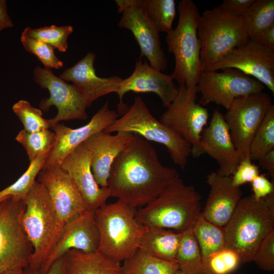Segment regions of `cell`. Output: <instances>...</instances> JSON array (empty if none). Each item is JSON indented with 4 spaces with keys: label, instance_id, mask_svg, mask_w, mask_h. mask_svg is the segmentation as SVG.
<instances>
[{
    "label": "cell",
    "instance_id": "3",
    "mask_svg": "<svg viewBox=\"0 0 274 274\" xmlns=\"http://www.w3.org/2000/svg\"><path fill=\"white\" fill-rule=\"evenodd\" d=\"M201 196L192 185L178 178L151 202L136 210L135 217L147 227L183 233L193 227L200 215Z\"/></svg>",
    "mask_w": 274,
    "mask_h": 274
},
{
    "label": "cell",
    "instance_id": "10",
    "mask_svg": "<svg viewBox=\"0 0 274 274\" xmlns=\"http://www.w3.org/2000/svg\"><path fill=\"white\" fill-rule=\"evenodd\" d=\"M197 93L196 86L179 85L177 96L160 118L191 145V155L194 158L202 155L200 140L209 118L208 109L197 102Z\"/></svg>",
    "mask_w": 274,
    "mask_h": 274
},
{
    "label": "cell",
    "instance_id": "42",
    "mask_svg": "<svg viewBox=\"0 0 274 274\" xmlns=\"http://www.w3.org/2000/svg\"><path fill=\"white\" fill-rule=\"evenodd\" d=\"M253 196L257 199L274 194L273 182L264 175L259 174L251 183Z\"/></svg>",
    "mask_w": 274,
    "mask_h": 274
},
{
    "label": "cell",
    "instance_id": "41",
    "mask_svg": "<svg viewBox=\"0 0 274 274\" xmlns=\"http://www.w3.org/2000/svg\"><path fill=\"white\" fill-rule=\"evenodd\" d=\"M256 0H224L218 8L228 14L243 17Z\"/></svg>",
    "mask_w": 274,
    "mask_h": 274
},
{
    "label": "cell",
    "instance_id": "46",
    "mask_svg": "<svg viewBox=\"0 0 274 274\" xmlns=\"http://www.w3.org/2000/svg\"><path fill=\"white\" fill-rule=\"evenodd\" d=\"M13 22L7 11V1L0 0V31L13 26Z\"/></svg>",
    "mask_w": 274,
    "mask_h": 274
},
{
    "label": "cell",
    "instance_id": "28",
    "mask_svg": "<svg viewBox=\"0 0 274 274\" xmlns=\"http://www.w3.org/2000/svg\"><path fill=\"white\" fill-rule=\"evenodd\" d=\"M192 230L200 248L203 261L226 247L224 227L209 221L201 213L195 222Z\"/></svg>",
    "mask_w": 274,
    "mask_h": 274
},
{
    "label": "cell",
    "instance_id": "17",
    "mask_svg": "<svg viewBox=\"0 0 274 274\" xmlns=\"http://www.w3.org/2000/svg\"><path fill=\"white\" fill-rule=\"evenodd\" d=\"M94 211L88 209L63 225L57 242L38 272L39 274L45 273L53 263L71 250L85 252L98 250L100 237Z\"/></svg>",
    "mask_w": 274,
    "mask_h": 274
},
{
    "label": "cell",
    "instance_id": "6",
    "mask_svg": "<svg viewBox=\"0 0 274 274\" xmlns=\"http://www.w3.org/2000/svg\"><path fill=\"white\" fill-rule=\"evenodd\" d=\"M179 20L175 29L166 33L168 51L173 54L175 65L171 74L179 85L195 87L201 73V44L197 36L200 14L191 0H182L178 5Z\"/></svg>",
    "mask_w": 274,
    "mask_h": 274
},
{
    "label": "cell",
    "instance_id": "21",
    "mask_svg": "<svg viewBox=\"0 0 274 274\" xmlns=\"http://www.w3.org/2000/svg\"><path fill=\"white\" fill-rule=\"evenodd\" d=\"M60 166L73 179L89 209L95 210L110 196L107 188L96 182L91 166V155L83 143L70 152Z\"/></svg>",
    "mask_w": 274,
    "mask_h": 274
},
{
    "label": "cell",
    "instance_id": "36",
    "mask_svg": "<svg viewBox=\"0 0 274 274\" xmlns=\"http://www.w3.org/2000/svg\"><path fill=\"white\" fill-rule=\"evenodd\" d=\"M12 110L28 132H36L51 128L49 119L43 116L42 111L32 107L27 100L21 99L15 103Z\"/></svg>",
    "mask_w": 274,
    "mask_h": 274
},
{
    "label": "cell",
    "instance_id": "7",
    "mask_svg": "<svg viewBox=\"0 0 274 274\" xmlns=\"http://www.w3.org/2000/svg\"><path fill=\"white\" fill-rule=\"evenodd\" d=\"M104 131L109 133L129 132L139 135L148 141L159 143L166 147L174 163L182 169L185 168L191 155V145L156 119L139 96L135 97L123 115L117 118Z\"/></svg>",
    "mask_w": 274,
    "mask_h": 274
},
{
    "label": "cell",
    "instance_id": "33",
    "mask_svg": "<svg viewBox=\"0 0 274 274\" xmlns=\"http://www.w3.org/2000/svg\"><path fill=\"white\" fill-rule=\"evenodd\" d=\"M274 150V105L270 107L254 135L249 148V158L258 161Z\"/></svg>",
    "mask_w": 274,
    "mask_h": 274
},
{
    "label": "cell",
    "instance_id": "47",
    "mask_svg": "<svg viewBox=\"0 0 274 274\" xmlns=\"http://www.w3.org/2000/svg\"><path fill=\"white\" fill-rule=\"evenodd\" d=\"M2 274H23V269L16 268L12 270H9Z\"/></svg>",
    "mask_w": 274,
    "mask_h": 274
},
{
    "label": "cell",
    "instance_id": "35",
    "mask_svg": "<svg viewBox=\"0 0 274 274\" xmlns=\"http://www.w3.org/2000/svg\"><path fill=\"white\" fill-rule=\"evenodd\" d=\"M71 25L57 26L51 25L37 28H25L23 32L28 37L43 42L60 52H64L68 48L67 38L73 32Z\"/></svg>",
    "mask_w": 274,
    "mask_h": 274
},
{
    "label": "cell",
    "instance_id": "45",
    "mask_svg": "<svg viewBox=\"0 0 274 274\" xmlns=\"http://www.w3.org/2000/svg\"><path fill=\"white\" fill-rule=\"evenodd\" d=\"M259 166L274 177V150L260 158L258 160Z\"/></svg>",
    "mask_w": 274,
    "mask_h": 274
},
{
    "label": "cell",
    "instance_id": "38",
    "mask_svg": "<svg viewBox=\"0 0 274 274\" xmlns=\"http://www.w3.org/2000/svg\"><path fill=\"white\" fill-rule=\"evenodd\" d=\"M21 42L25 49L36 55L45 68L59 69L63 66V63L54 53V48L49 45L28 37L22 32Z\"/></svg>",
    "mask_w": 274,
    "mask_h": 274
},
{
    "label": "cell",
    "instance_id": "43",
    "mask_svg": "<svg viewBox=\"0 0 274 274\" xmlns=\"http://www.w3.org/2000/svg\"><path fill=\"white\" fill-rule=\"evenodd\" d=\"M250 40L264 48L274 51V24L259 32Z\"/></svg>",
    "mask_w": 274,
    "mask_h": 274
},
{
    "label": "cell",
    "instance_id": "34",
    "mask_svg": "<svg viewBox=\"0 0 274 274\" xmlns=\"http://www.w3.org/2000/svg\"><path fill=\"white\" fill-rule=\"evenodd\" d=\"M243 19L251 40L274 24V1L256 0Z\"/></svg>",
    "mask_w": 274,
    "mask_h": 274
},
{
    "label": "cell",
    "instance_id": "24",
    "mask_svg": "<svg viewBox=\"0 0 274 274\" xmlns=\"http://www.w3.org/2000/svg\"><path fill=\"white\" fill-rule=\"evenodd\" d=\"M95 54L89 51L71 67L65 69L60 78L71 82L84 93L89 106L98 98L116 92L122 79L117 75L108 78L98 77L94 67Z\"/></svg>",
    "mask_w": 274,
    "mask_h": 274
},
{
    "label": "cell",
    "instance_id": "25",
    "mask_svg": "<svg viewBox=\"0 0 274 274\" xmlns=\"http://www.w3.org/2000/svg\"><path fill=\"white\" fill-rule=\"evenodd\" d=\"M64 256L66 274H122L121 263L98 250L85 252L72 249Z\"/></svg>",
    "mask_w": 274,
    "mask_h": 274
},
{
    "label": "cell",
    "instance_id": "49",
    "mask_svg": "<svg viewBox=\"0 0 274 274\" xmlns=\"http://www.w3.org/2000/svg\"><path fill=\"white\" fill-rule=\"evenodd\" d=\"M2 200H0V201Z\"/></svg>",
    "mask_w": 274,
    "mask_h": 274
},
{
    "label": "cell",
    "instance_id": "20",
    "mask_svg": "<svg viewBox=\"0 0 274 274\" xmlns=\"http://www.w3.org/2000/svg\"><path fill=\"white\" fill-rule=\"evenodd\" d=\"M128 92L136 93L152 92L160 98L163 105L167 108L178 93V86L174 82L171 75H168L152 67L141 58L135 61L132 73L122 79L116 91L119 98V109L125 110L123 97Z\"/></svg>",
    "mask_w": 274,
    "mask_h": 274
},
{
    "label": "cell",
    "instance_id": "12",
    "mask_svg": "<svg viewBox=\"0 0 274 274\" xmlns=\"http://www.w3.org/2000/svg\"><path fill=\"white\" fill-rule=\"evenodd\" d=\"M203 71L196 85L201 94L198 102L202 106L211 102L227 110L238 97L263 92L264 85L241 71L234 68Z\"/></svg>",
    "mask_w": 274,
    "mask_h": 274
},
{
    "label": "cell",
    "instance_id": "4",
    "mask_svg": "<svg viewBox=\"0 0 274 274\" xmlns=\"http://www.w3.org/2000/svg\"><path fill=\"white\" fill-rule=\"evenodd\" d=\"M136 210L120 200L95 210L100 237L98 251L120 263L135 253L148 229L136 219Z\"/></svg>",
    "mask_w": 274,
    "mask_h": 274
},
{
    "label": "cell",
    "instance_id": "11",
    "mask_svg": "<svg viewBox=\"0 0 274 274\" xmlns=\"http://www.w3.org/2000/svg\"><path fill=\"white\" fill-rule=\"evenodd\" d=\"M272 105L270 97L263 92L239 96L224 115L241 161L249 158L252 140Z\"/></svg>",
    "mask_w": 274,
    "mask_h": 274
},
{
    "label": "cell",
    "instance_id": "2",
    "mask_svg": "<svg viewBox=\"0 0 274 274\" xmlns=\"http://www.w3.org/2000/svg\"><path fill=\"white\" fill-rule=\"evenodd\" d=\"M224 228L225 248L235 251L241 263L253 261L259 245L274 229V194L259 199L252 194L242 197Z\"/></svg>",
    "mask_w": 274,
    "mask_h": 274
},
{
    "label": "cell",
    "instance_id": "14",
    "mask_svg": "<svg viewBox=\"0 0 274 274\" xmlns=\"http://www.w3.org/2000/svg\"><path fill=\"white\" fill-rule=\"evenodd\" d=\"M118 11L122 14L118 25L130 30L141 50L153 68L164 71L167 60L161 45L159 31L146 16L141 0H116Z\"/></svg>",
    "mask_w": 274,
    "mask_h": 274
},
{
    "label": "cell",
    "instance_id": "8",
    "mask_svg": "<svg viewBox=\"0 0 274 274\" xmlns=\"http://www.w3.org/2000/svg\"><path fill=\"white\" fill-rule=\"evenodd\" d=\"M197 32L203 71L250 40L243 17L226 13L218 6L200 14Z\"/></svg>",
    "mask_w": 274,
    "mask_h": 274
},
{
    "label": "cell",
    "instance_id": "18",
    "mask_svg": "<svg viewBox=\"0 0 274 274\" xmlns=\"http://www.w3.org/2000/svg\"><path fill=\"white\" fill-rule=\"evenodd\" d=\"M118 117L117 112L110 109L107 101L90 121L81 127L72 128L59 123L54 125L52 129L55 134V141L44 166H60L70 152L93 134L104 131Z\"/></svg>",
    "mask_w": 274,
    "mask_h": 274
},
{
    "label": "cell",
    "instance_id": "13",
    "mask_svg": "<svg viewBox=\"0 0 274 274\" xmlns=\"http://www.w3.org/2000/svg\"><path fill=\"white\" fill-rule=\"evenodd\" d=\"M33 75L34 82L50 93L48 98L40 101V109L45 112L53 106L57 109L56 115L49 119L52 128L63 120L87 119L89 105L80 89L56 76L51 68L37 66Z\"/></svg>",
    "mask_w": 274,
    "mask_h": 274
},
{
    "label": "cell",
    "instance_id": "30",
    "mask_svg": "<svg viewBox=\"0 0 274 274\" xmlns=\"http://www.w3.org/2000/svg\"><path fill=\"white\" fill-rule=\"evenodd\" d=\"M143 10L149 19L160 32H168L176 15L174 0H141Z\"/></svg>",
    "mask_w": 274,
    "mask_h": 274
},
{
    "label": "cell",
    "instance_id": "1",
    "mask_svg": "<svg viewBox=\"0 0 274 274\" xmlns=\"http://www.w3.org/2000/svg\"><path fill=\"white\" fill-rule=\"evenodd\" d=\"M179 177L175 168L161 163L149 141L134 134L114 160L107 188L110 196L137 209L154 200Z\"/></svg>",
    "mask_w": 274,
    "mask_h": 274
},
{
    "label": "cell",
    "instance_id": "29",
    "mask_svg": "<svg viewBox=\"0 0 274 274\" xmlns=\"http://www.w3.org/2000/svg\"><path fill=\"white\" fill-rule=\"evenodd\" d=\"M176 261L179 269L188 274H204L200 248L192 227L182 233Z\"/></svg>",
    "mask_w": 274,
    "mask_h": 274
},
{
    "label": "cell",
    "instance_id": "27",
    "mask_svg": "<svg viewBox=\"0 0 274 274\" xmlns=\"http://www.w3.org/2000/svg\"><path fill=\"white\" fill-rule=\"evenodd\" d=\"M178 269L176 261L159 259L139 249L122 265V274H174Z\"/></svg>",
    "mask_w": 274,
    "mask_h": 274
},
{
    "label": "cell",
    "instance_id": "48",
    "mask_svg": "<svg viewBox=\"0 0 274 274\" xmlns=\"http://www.w3.org/2000/svg\"><path fill=\"white\" fill-rule=\"evenodd\" d=\"M174 274H188V273H186L183 271H182V270H181L180 269H178V270H177L175 273Z\"/></svg>",
    "mask_w": 274,
    "mask_h": 274
},
{
    "label": "cell",
    "instance_id": "31",
    "mask_svg": "<svg viewBox=\"0 0 274 274\" xmlns=\"http://www.w3.org/2000/svg\"><path fill=\"white\" fill-rule=\"evenodd\" d=\"M49 153L42 154L30 162L28 168L16 181L0 191V200L9 197L23 199L37 181Z\"/></svg>",
    "mask_w": 274,
    "mask_h": 274
},
{
    "label": "cell",
    "instance_id": "23",
    "mask_svg": "<svg viewBox=\"0 0 274 274\" xmlns=\"http://www.w3.org/2000/svg\"><path fill=\"white\" fill-rule=\"evenodd\" d=\"M206 182L210 192L201 214L209 221L224 227L242 197L243 192L232 184L230 177L221 176L216 172L209 174Z\"/></svg>",
    "mask_w": 274,
    "mask_h": 274
},
{
    "label": "cell",
    "instance_id": "16",
    "mask_svg": "<svg viewBox=\"0 0 274 274\" xmlns=\"http://www.w3.org/2000/svg\"><path fill=\"white\" fill-rule=\"evenodd\" d=\"M37 181L46 188L62 226L89 209L73 179L60 166H44Z\"/></svg>",
    "mask_w": 274,
    "mask_h": 274
},
{
    "label": "cell",
    "instance_id": "39",
    "mask_svg": "<svg viewBox=\"0 0 274 274\" xmlns=\"http://www.w3.org/2000/svg\"><path fill=\"white\" fill-rule=\"evenodd\" d=\"M258 267L263 270H274V229L264 238L257 248L253 258Z\"/></svg>",
    "mask_w": 274,
    "mask_h": 274
},
{
    "label": "cell",
    "instance_id": "40",
    "mask_svg": "<svg viewBox=\"0 0 274 274\" xmlns=\"http://www.w3.org/2000/svg\"><path fill=\"white\" fill-rule=\"evenodd\" d=\"M259 167L253 163L250 158L242 160L230 177L232 184L236 187L251 183L259 175Z\"/></svg>",
    "mask_w": 274,
    "mask_h": 274
},
{
    "label": "cell",
    "instance_id": "37",
    "mask_svg": "<svg viewBox=\"0 0 274 274\" xmlns=\"http://www.w3.org/2000/svg\"><path fill=\"white\" fill-rule=\"evenodd\" d=\"M241 263L238 254L225 248L210 255L203 261L204 274H229Z\"/></svg>",
    "mask_w": 274,
    "mask_h": 274
},
{
    "label": "cell",
    "instance_id": "26",
    "mask_svg": "<svg viewBox=\"0 0 274 274\" xmlns=\"http://www.w3.org/2000/svg\"><path fill=\"white\" fill-rule=\"evenodd\" d=\"M182 233L158 227L148 228L139 249L147 254L162 260L176 261Z\"/></svg>",
    "mask_w": 274,
    "mask_h": 274
},
{
    "label": "cell",
    "instance_id": "44",
    "mask_svg": "<svg viewBox=\"0 0 274 274\" xmlns=\"http://www.w3.org/2000/svg\"><path fill=\"white\" fill-rule=\"evenodd\" d=\"M23 274H39L28 267L23 269ZM43 274H66L65 256L58 259L51 265L48 270Z\"/></svg>",
    "mask_w": 274,
    "mask_h": 274
},
{
    "label": "cell",
    "instance_id": "5",
    "mask_svg": "<svg viewBox=\"0 0 274 274\" xmlns=\"http://www.w3.org/2000/svg\"><path fill=\"white\" fill-rule=\"evenodd\" d=\"M23 201L22 225L32 247L26 267L39 272L57 242L63 226L46 188L37 181Z\"/></svg>",
    "mask_w": 274,
    "mask_h": 274
},
{
    "label": "cell",
    "instance_id": "9",
    "mask_svg": "<svg viewBox=\"0 0 274 274\" xmlns=\"http://www.w3.org/2000/svg\"><path fill=\"white\" fill-rule=\"evenodd\" d=\"M23 199L0 201V274L28 265L32 247L22 225Z\"/></svg>",
    "mask_w": 274,
    "mask_h": 274
},
{
    "label": "cell",
    "instance_id": "15",
    "mask_svg": "<svg viewBox=\"0 0 274 274\" xmlns=\"http://www.w3.org/2000/svg\"><path fill=\"white\" fill-rule=\"evenodd\" d=\"M234 68L256 79L274 95V51L249 40L203 71Z\"/></svg>",
    "mask_w": 274,
    "mask_h": 274
},
{
    "label": "cell",
    "instance_id": "32",
    "mask_svg": "<svg viewBox=\"0 0 274 274\" xmlns=\"http://www.w3.org/2000/svg\"><path fill=\"white\" fill-rule=\"evenodd\" d=\"M15 139L24 148L31 162L39 156L50 152L55 141V134L49 129L36 132L23 129Z\"/></svg>",
    "mask_w": 274,
    "mask_h": 274
},
{
    "label": "cell",
    "instance_id": "22",
    "mask_svg": "<svg viewBox=\"0 0 274 274\" xmlns=\"http://www.w3.org/2000/svg\"><path fill=\"white\" fill-rule=\"evenodd\" d=\"M134 134L118 132L115 134L97 132L83 142L91 155L94 179L102 188H107L112 165L117 156L130 143Z\"/></svg>",
    "mask_w": 274,
    "mask_h": 274
},
{
    "label": "cell",
    "instance_id": "19",
    "mask_svg": "<svg viewBox=\"0 0 274 274\" xmlns=\"http://www.w3.org/2000/svg\"><path fill=\"white\" fill-rule=\"evenodd\" d=\"M201 155L207 154L217 162L219 175L231 177L241 162L224 115L215 110L200 140Z\"/></svg>",
    "mask_w": 274,
    "mask_h": 274
}]
</instances>
